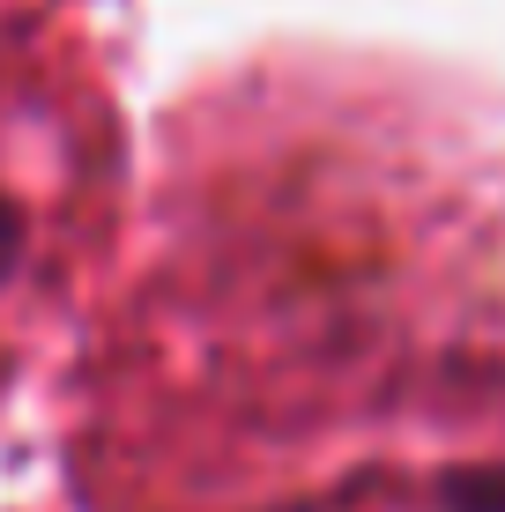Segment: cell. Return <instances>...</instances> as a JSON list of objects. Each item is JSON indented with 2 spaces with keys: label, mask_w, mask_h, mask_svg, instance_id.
<instances>
[{
  "label": "cell",
  "mask_w": 505,
  "mask_h": 512,
  "mask_svg": "<svg viewBox=\"0 0 505 512\" xmlns=\"http://www.w3.org/2000/svg\"><path fill=\"white\" fill-rule=\"evenodd\" d=\"M75 164L67 149L38 127V112H8L0 104V357H8L15 327L38 305V282L52 253L67 245L75 216Z\"/></svg>",
  "instance_id": "obj_1"
},
{
  "label": "cell",
  "mask_w": 505,
  "mask_h": 512,
  "mask_svg": "<svg viewBox=\"0 0 505 512\" xmlns=\"http://www.w3.org/2000/svg\"><path fill=\"white\" fill-rule=\"evenodd\" d=\"M454 512H505V483H476Z\"/></svg>",
  "instance_id": "obj_2"
}]
</instances>
